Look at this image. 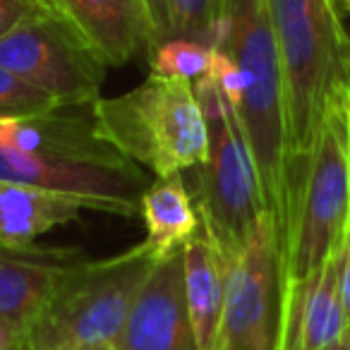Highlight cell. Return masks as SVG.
<instances>
[{
  "mask_svg": "<svg viewBox=\"0 0 350 350\" xmlns=\"http://www.w3.org/2000/svg\"><path fill=\"white\" fill-rule=\"evenodd\" d=\"M267 3L283 68V202L273 224L283 252L326 108L348 87L343 55L350 36L338 17V0Z\"/></svg>",
  "mask_w": 350,
  "mask_h": 350,
  "instance_id": "obj_1",
  "label": "cell"
},
{
  "mask_svg": "<svg viewBox=\"0 0 350 350\" xmlns=\"http://www.w3.org/2000/svg\"><path fill=\"white\" fill-rule=\"evenodd\" d=\"M65 111L0 120V183L77 197L92 211L122 219L139 216L149 178L96 135L92 113Z\"/></svg>",
  "mask_w": 350,
  "mask_h": 350,
  "instance_id": "obj_2",
  "label": "cell"
},
{
  "mask_svg": "<svg viewBox=\"0 0 350 350\" xmlns=\"http://www.w3.org/2000/svg\"><path fill=\"white\" fill-rule=\"evenodd\" d=\"M214 49L243 79L235 111L271 224L283 202V68L267 0H221Z\"/></svg>",
  "mask_w": 350,
  "mask_h": 350,
  "instance_id": "obj_3",
  "label": "cell"
},
{
  "mask_svg": "<svg viewBox=\"0 0 350 350\" xmlns=\"http://www.w3.org/2000/svg\"><path fill=\"white\" fill-rule=\"evenodd\" d=\"M96 135L156 178L185 175L206 161V122L192 82L149 75L120 96L89 106Z\"/></svg>",
  "mask_w": 350,
  "mask_h": 350,
  "instance_id": "obj_4",
  "label": "cell"
},
{
  "mask_svg": "<svg viewBox=\"0 0 350 350\" xmlns=\"http://www.w3.org/2000/svg\"><path fill=\"white\" fill-rule=\"evenodd\" d=\"M146 243L106 259H82L70 269L27 334L29 350H84L113 345L151 267Z\"/></svg>",
  "mask_w": 350,
  "mask_h": 350,
  "instance_id": "obj_5",
  "label": "cell"
},
{
  "mask_svg": "<svg viewBox=\"0 0 350 350\" xmlns=\"http://www.w3.org/2000/svg\"><path fill=\"white\" fill-rule=\"evenodd\" d=\"M192 89L206 122L209 149L200 168L187 170L190 180L185 183L202 226L228 257L250 238L267 209L235 111L209 75L197 79Z\"/></svg>",
  "mask_w": 350,
  "mask_h": 350,
  "instance_id": "obj_6",
  "label": "cell"
},
{
  "mask_svg": "<svg viewBox=\"0 0 350 350\" xmlns=\"http://www.w3.org/2000/svg\"><path fill=\"white\" fill-rule=\"evenodd\" d=\"M348 98L350 89L345 87L331 101L312 149L293 228L281 252L283 293L310 281L343 245L350 224Z\"/></svg>",
  "mask_w": 350,
  "mask_h": 350,
  "instance_id": "obj_7",
  "label": "cell"
},
{
  "mask_svg": "<svg viewBox=\"0 0 350 350\" xmlns=\"http://www.w3.org/2000/svg\"><path fill=\"white\" fill-rule=\"evenodd\" d=\"M226 295L219 350H278L283 326V271L271 216L224 257Z\"/></svg>",
  "mask_w": 350,
  "mask_h": 350,
  "instance_id": "obj_8",
  "label": "cell"
},
{
  "mask_svg": "<svg viewBox=\"0 0 350 350\" xmlns=\"http://www.w3.org/2000/svg\"><path fill=\"white\" fill-rule=\"evenodd\" d=\"M0 68L53 96L60 108H89L106 79V65L46 10L0 39Z\"/></svg>",
  "mask_w": 350,
  "mask_h": 350,
  "instance_id": "obj_9",
  "label": "cell"
},
{
  "mask_svg": "<svg viewBox=\"0 0 350 350\" xmlns=\"http://www.w3.org/2000/svg\"><path fill=\"white\" fill-rule=\"evenodd\" d=\"M113 350H197L185 300L183 250L151 267L113 340Z\"/></svg>",
  "mask_w": 350,
  "mask_h": 350,
  "instance_id": "obj_10",
  "label": "cell"
},
{
  "mask_svg": "<svg viewBox=\"0 0 350 350\" xmlns=\"http://www.w3.org/2000/svg\"><path fill=\"white\" fill-rule=\"evenodd\" d=\"M106 68L149 53L154 36L144 0H39Z\"/></svg>",
  "mask_w": 350,
  "mask_h": 350,
  "instance_id": "obj_11",
  "label": "cell"
},
{
  "mask_svg": "<svg viewBox=\"0 0 350 350\" xmlns=\"http://www.w3.org/2000/svg\"><path fill=\"white\" fill-rule=\"evenodd\" d=\"M87 254L79 250H3L0 247V319L29 334L53 293Z\"/></svg>",
  "mask_w": 350,
  "mask_h": 350,
  "instance_id": "obj_12",
  "label": "cell"
},
{
  "mask_svg": "<svg viewBox=\"0 0 350 350\" xmlns=\"http://www.w3.org/2000/svg\"><path fill=\"white\" fill-rule=\"evenodd\" d=\"M343 245L329 254L310 281L283 293V326L278 350H326L343 336L338 278Z\"/></svg>",
  "mask_w": 350,
  "mask_h": 350,
  "instance_id": "obj_13",
  "label": "cell"
},
{
  "mask_svg": "<svg viewBox=\"0 0 350 350\" xmlns=\"http://www.w3.org/2000/svg\"><path fill=\"white\" fill-rule=\"evenodd\" d=\"M185 300L197 350H219L226 295V262L200 221V230L183 245Z\"/></svg>",
  "mask_w": 350,
  "mask_h": 350,
  "instance_id": "obj_14",
  "label": "cell"
},
{
  "mask_svg": "<svg viewBox=\"0 0 350 350\" xmlns=\"http://www.w3.org/2000/svg\"><path fill=\"white\" fill-rule=\"evenodd\" d=\"M87 202L39 187L0 183V247L29 250L49 230L77 221Z\"/></svg>",
  "mask_w": 350,
  "mask_h": 350,
  "instance_id": "obj_15",
  "label": "cell"
},
{
  "mask_svg": "<svg viewBox=\"0 0 350 350\" xmlns=\"http://www.w3.org/2000/svg\"><path fill=\"white\" fill-rule=\"evenodd\" d=\"M139 216L146 226V240L156 257L183 250L200 230V214L187 190L185 175L156 178L139 197Z\"/></svg>",
  "mask_w": 350,
  "mask_h": 350,
  "instance_id": "obj_16",
  "label": "cell"
},
{
  "mask_svg": "<svg viewBox=\"0 0 350 350\" xmlns=\"http://www.w3.org/2000/svg\"><path fill=\"white\" fill-rule=\"evenodd\" d=\"M163 10L168 39L200 41L214 49L221 0H163Z\"/></svg>",
  "mask_w": 350,
  "mask_h": 350,
  "instance_id": "obj_17",
  "label": "cell"
},
{
  "mask_svg": "<svg viewBox=\"0 0 350 350\" xmlns=\"http://www.w3.org/2000/svg\"><path fill=\"white\" fill-rule=\"evenodd\" d=\"M151 72L168 79H183V82H197L209 72L211 46L187 39H168L156 46L149 55Z\"/></svg>",
  "mask_w": 350,
  "mask_h": 350,
  "instance_id": "obj_18",
  "label": "cell"
},
{
  "mask_svg": "<svg viewBox=\"0 0 350 350\" xmlns=\"http://www.w3.org/2000/svg\"><path fill=\"white\" fill-rule=\"evenodd\" d=\"M55 108L60 106L53 96L25 82L10 70L0 68V120H20L51 113Z\"/></svg>",
  "mask_w": 350,
  "mask_h": 350,
  "instance_id": "obj_19",
  "label": "cell"
},
{
  "mask_svg": "<svg viewBox=\"0 0 350 350\" xmlns=\"http://www.w3.org/2000/svg\"><path fill=\"white\" fill-rule=\"evenodd\" d=\"M206 75L214 79L216 89H219L221 96L226 98V103H228L233 111H238L240 98H243V79H240L233 60L221 49H211V63H209V72Z\"/></svg>",
  "mask_w": 350,
  "mask_h": 350,
  "instance_id": "obj_20",
  "label": "cell"
},
{
  "mask_svg": "<svg viewBox=\"0 0 350 350\" xmlns=\"http://www.w3.org/2000/svg\"><path fill=\"white\" fill-rule=\"evenodd\" d=\"M41 10L39 0H0V39Z\"/></svg>",
  "mask_w": 350,
  "mask_h": 350,
  "instance_id": "obj_21",
  "label": "cell"
},
{
  "mask_svg": "<svg viewBox=\"0 0 350 350\" xmlns=\"http://www.w3.org/2000/svg\"><path fill=\"white\" fill-rule=\"evenodd\" d=\"M340 310H343V324L350 329V224L343 238V257H340V278H338Z\"/></svg>",
  "mask_w": 350,
  "mask_h": 350,
  "instance_id": "obj_22",
  "label": "cell"
},
{
  "mask_svg": "<svg viewBox=\"0 0 350 350\" xmlns=\"http://www.w3.org/2000/svg\"><path fill=\"white\" fill-rule=\"evenodd\" d=\"M144 8H146V15H149L151 22V36H154V44H151V51L156 46H161L168 34H165V10H163V0H144ZM149 51V53H151ZM146 53V55H149Z\"/></svg>",
  "mask_w": 350,
  "mask_h": 350,
  "instance_id": "obj_23",
  "label": "cell"
},
{
  "mask_svg": "<svg viewBox=\"0 0 350 350\" xmlns=\"http://www.w3.org/2000/svg\"><path fill=\"white\" fill-rule=\"evenodd\" d=\"M0 350H29L27 348V331L12 321L0 319Z\"/></svg>",
  "mask_w": 350,
  "mask_h": 350,
  "instance_id": "obj_24",
  "label": "cell"
},
{
  "mask_svg": "<svg viewBox=\"0 0 350 350\" xmlns=\"http://www.w3.org/2000/svg\"><path fill=\"white\" fill-rule=\"evenodd\" d=\"M326 350H350V329H345L343 336H340L336 343H331Z\"/></svg>",
  "mask_w": 350,
  "mask_h": 350,
  "instance_id": "obj_25",
  "label": "cell"
},
{
  "mask_svg": "<svg viewBox=\"0 0 350 350\" xmlns=\"http://www.w3.org/2000/svg\"><path fill=\"white\" fill-rule=\"evenodd\" d=\"M343 72H345V84L350 89V46L345 49V55H343Z\"/></svg>",
  "mask_w": 350,
  "mask_h": 350,
  "instance_id": "obj_26",
  "label": "cell"
},
{
  "mask_svg": "<svg viewBox=\"0 0 350 350\" xmlns=\"http://www.w3.org/2000/svg\"><path fill=\"white\" fill-rule=\"evenodd\" d=\"M348 180H350V98H348Z\"/></svg>",
  "mask_w": 350,
  "mask_h": 350,
  "instance_id": "obj_27",
  "label": "cell"
},
{
  "mask_svg": "<svg viewBox=\"0 0 350 350\" xmlns=\"http://www.w3.org/2000/svg\"><path fill=\"white\" fill-rule=\"evenodd\" d=\"M338 5L343 8L345 12H350V0H338Z\"/></svg>",
  "mask_w": 350,
  "mask_h": 350,
  "instance_id": "obj_28",
  "label": "cell"
},
{
  "mask_svg": "<svg viewBox=\"0 0 350 350\" xmlns=\"http://www.w3.org/2000/svg\"><path fill=\"white\" fill-rule=\"evenodd\" d=\"M84 350H113V345H94V348H84Z\"/></svg>",
  "mask_w": 350,
  "mask_h": 350,
  "instance_id": "obj_29",
  "label": "cell"
}]
</instances>
